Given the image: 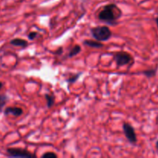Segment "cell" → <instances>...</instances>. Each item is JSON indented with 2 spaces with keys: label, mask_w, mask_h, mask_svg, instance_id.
I'll use <instances>...</instances> for the list:
<instances>
[{
  "label": "cell",
  "mask_w": 158,
  "mask_h": 158,
  "mask_svg": "<svg viewBox=\"0 0 158 158\" xmlns=\"http://www.w3.org/2000/svg\"><path fill=\"white\" fill-rule=\"evenodd\" d=\"M156 147H157V150H158V140L157 141V143H156Z\"/></svg>",
  "instance_id": "d6986e66"
},
{
  "label": "cell",
  "mask_w": 158,
  "mask_h": 158,
  "mask_svg": "<svg viewBox=\"0 0 158 158\" xmlns=\"http://www.w3.org/2000/svg\"><path fill=\"white\" fill-rule=\"evenodd\" d=\"M2 86H3V83H2V82H0V89H1L2 88Z\"/></svg>",
  "instance_id": "ac0fdd59"
},
{
  "label": "cell",
  "mask_w": 158,
  "mask_h": 158,
  "mask_svg": "<svg viewBox=\"0 0 158 158\" xmlns=\"http://www.w3.org/2000/svg\"><path fill=\"white\" fill-rule=\"evenodd\" d=\"M10 44L15 46H20V47L22 48H26L27 47L28 45H29V43H28V41H26V40H23V39L15 38L11 40Z\"/></svg>",
  "instance_id": "52a82bcc"
},
{
  "label": "cell",
  "mask_w": 158,
  "mask_h": 158,
  "mask_svg": "<svg viewBox=\"0 0 158 158\" xmlns=\"http://www.w3.org/2000/svg\"><path fill=\"white\" fill-rule=\"evenodd\" d=\"M45 99L46 100V104L48 108H51L55 103V97L52 94H45Z\"/></svg>",
  "instance_id": "30bf717a"
},
{
  "label": "cell",
  "mask_w": 158,
  "mask_h": 158,
  "mask_svg": "<svg viewBox=\"0 0 158 158\" xmlns=\"http://www.w3.org/2000/svg\"><path fill=\"white\" fill-rule=\"evenodd\" d=\"M114 60H115L116 64L118 67L134 63V59H133L132 56L124 51L115 52V54L114 55Z\"/></svg>",
  "instance_id": "3957f363"
},
{
  "label": "cell",
  "mask_w": 158,
  "mask_h": 158,
  "mask_svg": "<svg viewBox=\"0 0 158 158\" xmlns=\"http://www.w3.org/2000/svg\"><path fill=\"white\" fill-rule=\"evenodd\" d=\"M81 73H78L74 74L72 77L68 78L67 80H66V82H67L68 83H69V84H73V83H76V82L79 80V78H80V77L81 76Z\"/></svg>",
  "instance_id": "4fadbf2b"
},
{
  "label": "cell",
  "mask_w": 158,
  "mask_h": 158,
  "mask_svg": "<svg viewBox=\"0 0 158 158\" xmlns=\"http://www.w3.org/2000/svg\"><path fill=\"white\" fill-rule=\"evenodd\" d=\"M23 114V109L20 107H17V106H9V107H6L4 110V114L6 116L12 114L15 117H19Z\"/></svg>",
  "instance_id": "8992f818"
},
{
  "label": "cell",
  "mask_w": 158,
  "mask_h": 158,
  "mask_svg": "<svg viewBox=\"0 0 158 158\" xmlns=\"http://www.w3.org/2000/svg\"><path fill=\"white\" fill-rule=\"evenodd\" d=\"M42 158H57V155L53 152H46L42 155Z\"/></svg>",
  "instance_id": "5bb4252c"
},
{
  "label": "cell",
  "mask_w": 158,
  "mask_h": 158,
  "mask_svg": "<svg viewBox=\"0 0 158 158\" xmlns=\"http://www.w3.org/2000/svg\"><path fill=\"white\" fill-rule=\"evenodd\" d=\"M156 23H157V29H158V15H157V18H156Z\"/></svg>",
  "instance_id": "e0dca14e"
},
{
  "label": "cell",
  "mask_w": 158,
  "mask_h": 158,
  "mask_svg": "<svg viewBox=\"0 0 158 158\" xmlns=\"http://www.w3.org/2000/svg\"><path fill=\"white\" fill-rule=\"evenodd\" d=\"M8 100L9 99H8L7 96L5 95V94H0V112L2 111V109L6 106Z\"/></svg>",
  "instance_id": "7c38bea8"
},
{
  "label": "cell",
  "mask_w": 158,
  "mask_h": 158,
  "mask_svg": "<svg viewBox=\"0 0 158 158\" xmlns=\"http://www.w3.org/2000/svg\"><path fill=\"white\" fill-rule=\"evenodd\" d=\"M82 50V48L80 45H75L72 49H70V51L69 52L67 55V58H73V57L76 56L78 55Z\"/></svg>",
  "instance_id": "9c48e42d"
},
{
  "label": "cell",
  "mask_w": 158,
  "mask_h": 158,
  "mask_svg": "<svg viewBox=\"0 0 158 158\" xmlns=\"http://www.w3.org/2000/svg\"><path fill=\"white\" fill-rule=\"evenodd\" d=\"M63 48L62 47H59L58 49H56V50L54 51V54L55 55H61V54H63Z\"/></svg>",
  "instance_id": "2e32d148"
},
{
  "label": "cell",
  "mask_w": 158,
  "mask_h": 158,
  "mask_svg": "<svg viewBox=\"0 0 158 158\" xmlns=\"http://www.w3.org/2000/svg\"><path fill=\"white\" fill-rule=\"evenodd\" d=\"M38 32H30L29 33V35H28V38H29V40H34L35 38L37 37V35H38Z\"/></svg>",
  "instance_id": "9a60e30c"
},
{
  "label": "cell",
  "mask_w": 158,
  "mask_h": 158,
  "mask_svg": "<svg viewBox=\"0 0 158 158\" xmlns=\"http://www.w3.org/2000/svg\"><path fill=\"white\" fill-rule=\"evenodd\" d=\"M90 32L93 37L100 42L107 41L112 36V31L106 26H98L91 28Z\"/></svg>",
  "instance_id": "7a4b0ae2"
},
{
  "label": "cell",
  "mask_w": 158,
  "mask_h": 158,
  "mask_svg": "<svg viewBox=\"0 0 158 158\" xmlns=\"http://www.w3.org/2000/svg\"><path fill=\"white\" fill-rule=\"evenodd\" d=\"M83 44L91 48H96V49H100L103 46V44L100 41H95V40H86L83 41Z\"/></svg>",
  "instance_id": "ba28073f"
},
{
  "label": "cell",
  "mask_w": 158,
  "mask_h": 158,
  "mask_svg": "<svg viewBox=\"0 0 158 158\" xmlns=\"http://www.w3.org/2000/svg\"><path fill=\"white\" fill-rule=\"evenodd\" d=\"M142 73L148 78H152V77H155L157 74V68L155 69H148L146 70H143Z\"/></svg>",
  "instance_id": "8fae6325"
},
{
  "label": "cell",
  "mask_w": 158,
  "mask_h": 158,
  "mask_svg": "<svg viewBox=\"0 0 158 158\" xmlns=\"http://www.w3.org/2000/svg\"><path fill=\"white\" fill-rule=\"evenodd\" d=\"M123 131L128 141L132 144H136L137 142V137L134 127L131 123L124 122L123 124Z\"/></svg>",
  "instance_id": "5b68a950"
},
{
  "label": "cell",
  "mask_w": 158,
  "mask_h": 158,
  "mask_svg": "<svg viewBox=\"0 0 158 158\" xmlns=\"http://www.w3.org/2000/svg\"><path fill=\"white\" fill-rule=\"evenodd\" d=\"M122 15H123V12L121 9L114 3H110L102 8L97 15V17L99 20L106 24L115 26Z\"/></svg>",
  "instance_id": "6da1fadb"
},
{
  "label": "cell",
  "mask_w": 158,
  "mask_h": 158,
  "mask_svg": "<svg viewBox=\"0 0 158 158\" xmlns=\"http://www.w3.org/2000/svg\"><path fill=\"white\" fill-rule=\"evenodd\" d=\"M8 155L11 157H22V158H35L36 154H32L29 151L23 148H9L6 150Z\"/></svg>",
  "instance_id": "277c9868"
}]
</instances>
